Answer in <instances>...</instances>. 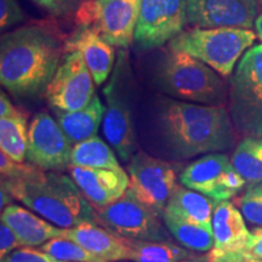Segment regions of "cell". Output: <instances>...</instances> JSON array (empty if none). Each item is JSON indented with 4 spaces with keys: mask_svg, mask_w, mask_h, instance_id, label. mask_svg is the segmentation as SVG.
Returning <instances> with one entry per match:
<instances>
[{
    "mask_svg": "<svg viewBox=\"0 0 262 262\" xmlns=\"http://www.w3.org/2000/svg\"><path fill=\"white\" fill-rule=\"evenodd\" d=\"M153 152L173 160L222 152L233 147L235 130L224 106L159 97L140 126Z\"/></svg>",
    "mask_w": 262,
    "mask_h": 262,
    "instance_id": "1",
    "label": "cell"
},
{
    "mask_svg": "<svg viewBox=\"0 0 262 262\" xmlns=\"http://www.w3.org/2000/svg\"><path fill=\"white\" fill-rule=\"evenodd\" d=\"M66 54L56 28L29 25L2 35L0 81L12 96L35 98L45 94Z\"/></svg>",
    "mask_w": 262,
    "mask_h": 262,
    "instance_id": "2",
    "label": "cell"
},
{
    "mask_svg": "<svg viewBox=\"0 0 262 262\" xmlns=\"http://www.w3.org/2000/svg\"><path fill=\"white\" fill-rule=\"evenodd\" d=\"M2 188L61 228H72L84 222L98 224L96 209L74 180L63 173L26 164L19 175L2 179Z\"/></svg>",
    "mask_w": 262,
    "mask_h": 262,
    "instance_id": "3",
    "label": "cell"
},
{
    "mask_svg": "<svg viewBox=\"0 0 262 262\" xmlns=\"http://www.w3.org/2000/svg\"><path fill=\"white\" fill-rule=\"evenodd\" d=\"M153 83L166 96L209 106H224L229 94L225 81L210 66L187 52L171 49L156 64Z\"/></svg>",
    "mask_w": 262,
    "mask_h": 262,
    "instance_id": "4",
    "label": "cell"
},
{
    "mask_svg": "<svg viewBox=\"0 0 262 262\" xmlns=\"http://www.w3.org/2000/svg\"><path fill=\"white\" fill-rule=\"evenodd\" d=\"M106 98L102 130L117 156L129 163L137 152V135L134 120V79L127 52L120 50L112 77L104 86Z\"/></svg>",
    "mask_w": 262,
    "mask_h": 262,
    "instance_id": "5",
    "label": "cell"
},
{
    "mask_svg": "<svg viewBox=\"0 0 262 262\" xmlns=\"http://www.w3.org/2000/svg\"><path fill=\"white\" fill-rule=\"evenodd\" d=\"M256 39L251 29L198 28L180 33L170 41V49L187 52L222 77H229L239 57Z\"/></svg>",
    "mask_w": 262,
    "mask_h": 262,
    "instance_id": "6",
    "label": "cell"
},
{
    "mask_svg": "<svg viewBox=\"0 0 262 262\" xmlns=\"http://www.w3.org/2000/svg\"><path fill=\"white\" fill-rule=\"evenodd\" d=\"M228 91V113L235 133L262 137V44L245 52Z\"/></svg>",
    "mask_w": 262,
    "mask_h": 262,
    "instance_id": "7",
    "label": "cell"
},
{
    "mask_svg": "<svg viewBox=\"0 0 262 262\" xmlns=\"http://www.w3.org/2000/svg\"><path fill=\"white\" fill-rule=\"evenodd\" d=\"M98 224L118 237L129 241H169L163 215L143 204L127 188L117 202L96 209Z\"/></svg>",
    "mask_w": 262,
    "mask_h": 262,
    "instance_id": "8",
    "label": "cell"
},
{
    "mask_svg": "<svg viewBox=\"0 0 262 262\" xmlns=\"http://www.w3.org/2000/svg\"><path fill=\"white\" fill-rule=\"evenodd\" d=\"M141 0H94L77 10L78 26H89L113 47L126 49L135 38Z\"/></svg>",
    "mask_w": 262,
    "mask_h": 262,
    "instance_id": "9",
    "label": "cell"
},
{
    "mask_svg": "<svg viewBox=\"0 0 262 262\" xmlns=\"http://www.w3.org/2000/svg\"><path fill=\"white\" fill-rule=\"evenodd\" d=\"M127 170L130 191L143 204L163 215L178 186V175L172 164L139 149L131 157Z\"/></svg>",
    "mask_w": 262,
    "mask_h": 262,
    "instance_id": "10",
    "label": "cell"
},
{
    "mask_svg": "<svg viewBox=\"0 0 262 262\" xmlns=\"http://www.w3.org/2000/svg\"><path fill=\"white\" fill-rule=\"evenodd\" d=\"M180 182L216 203L228 201L247 185L228 156L220 152L209 153L192 162L183 169Z\"/></svg>",
    "mask_w": 262,
    "mask_h": 262,
    "instance_id": "11",
    "label": "cell"
},
{
    "mask_svg": "<svg viewBox=\"0 0 262 262\" xmlns=\"http://www.w3.org/2000/svg\"><path fill=\"white\" fill-rule=\"evenodd\" d=\"M95 80L79 51L66 52L45 91L54 111L73 112L86 107L95 96Z\"/></svg>",
    "mask_w": 262,
    "mask_h": 262,
    "instance_id": "12",
    "label": "cell"
},
{
    "mask_svg": "<svg viewBox=\"0 0 262 262\" xmlns=\"http://www.w3.org/2000/svg\"><path fill=\"white\" fill-rule=\"evenodd\" d=\"M186 0H141L134 40L140 50L171 41L187 25Z\"/></svg>",
    "mask_w": 262,
    "mask_h": 262,
    "instance_id": "13",
    "label": "cell"
},
{
    "mask_svg": "<svg viewBox=\"0 0 262 262\" xmlns=\"http://www.w3.org/2000/svg\"><path fill=\"white\" fill-rule=\"evenodd\" d=\"M28 127L26 159L47 171H62L68 169L73 145L57 120L47 111H42L33 117Z\"/></svg>",
    "mask_w": 262,
    "mask_h": 262,
    "instance_id": "14",
    "label": "cell"
},
{
    "mask_svg": "<svg viewBox=\"0 0 262 262\" xmlns=\"http://www.w3.org/2000/svg\"><path fill=\"white\" fill-rule=\"evenodd\" d=\"M187 25L198 28L251 29L260 0H186Z\"/></svg>",
    "mask_w": 262,
    "mask_h": 262,
    "instance_id": "15",
    "label": "cell"
},
{
    "mask_svg": "<svg viewBox=\"0 0 262 262\" xmlns=\"http://www.w3.org/2000/svg\"><path fill=\"white\" fill-rule=\"evenodd\" d=\"M71 178L95 209H102L117 202L127 191L130 179L120 169H94L68 166Z\"/></svg>",
    "mask_w": 262,
    "mask_h": 262,
    "instance_id": "16",
    "label": "cell"
},
{
    "mask_svg": "<svg viewBox=\"0 0 262 262\" xmlns=\"http://www.w3.org/2000/svg\"><path fill=\"white\" fill-rule=\"evenodd\" d=\"M79 51L93 75L95 84L107 80L114 68V49L89 26H78L66 40V52Z\"/></svg>",
    "mask_w": 262,
    "mask_h": 262,
    "instance_id": "17",
    "label": "cell"
},
{
    "mask_svg": "<svg viewBox=\"0 0 262 262\" xmlns=\"http://www.w3.org/2000/svg\"><path fill=\"white\" fill-rule=\"evenodd\" d=\"M63 237L77 242L81 247L107 262L130 260L131 250L126 239L120 238L94 222H84L66 228Z\"/></svg>",
    "mask_w": 262,
    "mask_h": 262,
    "instance_id": "18",
    "label": "cell"
},
{
    "mask_svg": "<svg viewBox=\"0 0 262 262\" xmlns=\"http://www.w3.org/2000/svg\"><path fill=\"white\" fill-rule=\"evenodd\" d=\"M2 222L15 232L22 247H40L52 238L63 237L66 228L55 227L27 209L10 204L2 210Z\"/></svg>",
    "mask_w": 262,
    "mask_h": 262,
    "instance_id": "19",
    "label": "cell"
},
{
    "mask_svg": "<svg viewBox=\"0 0 262 262\" xmlns=\"http://www.w3.org/2000/svg\"><path fill=\"white\" fill-rule=\"evenodd\" d=\"M212 232L214 249L226 251L245 250L250 234L243 214L229 201L216 203L212 214Z\"/></svg>",
    "mask_w": 262,
    "mask_h": 262,
    "instance_id": "20",
    "label": "cell"
},
{
    "mask_svg": "<svg viewBox=\"0 0 262 262\" xmlns=\"http://www.w3.org/2000/svg\"><path fill=\"white\" fill-rule=\"evenodd\" d=\"M57 123L67 135L72 145L79 143L91 137L97 136L98 127L103 122L106 107L101 102L100 97L95 94L93 100L86 107L73 112L54 111Z\"/></svg>",
    "mask_w": 262,
    "mask_h": 262,
    "instance_id": "21",
    "label": "cell"
},
{
    "mask_svg": "<svg viewBox=\"0 0 262 262\" xmlns=\"http://www.w3.org/2000/svg\"><path fill=\"white\" fill-rule=\"evenodd\" d=\"M216 202L186 186H176L165 210L212 229V214Z\"/></svg>",
    "mask_w": 262,
    "mask_h": 262,
    "instance_id": "22",
    "label": "cell"
},
{
    "mask_svg": "<svg viewBox=\"0 0 262 262\" xmlns=\"http://www.w3.org/2000/svg\"><path fill=\"white\" fill-rule=\"evenodd\" d=\"M134 262H201L202 257L195 251L169 241H129Z\"/></svg>",
    "mask_w": 262,
    "mask_h": 262,
    "instance_id": "23",
    "label": "cell"
},
{
    "mask_svg": "<svg viewBox=\"0 0 262 262\" xmlns=\"http://www.w3.org/2000/svg\"><path fill=\"white\" fill-rule=\"evenodd\" d=\"M163 219L170 234L182 247L195 251V253H206L214 248L212 229L206 228L195 222L185 220V219L166 210H164Z\"/></svg>",
    "mask_w": 262,
    "mask_h": 262,
    "instance_id": "24",
    "label": "cell"
},
{
    "mask_svg": "<svg viewBox=\"0 0 262 262\" xmlns=\"http://www.w3.org/2000/svg\"><path fill=\"white\" fill-rule=\"evenodd\" d=\"M116 150L106 141L94 136L91 139L75 143L72 149L71 164L73 166L94 169H120L116 157Z\"/></svg>",
    "mask_w": 262,
    "mask_h": 262,
    "instance_id": "25",
    "label": "cell"
},
{
    "mask_svg": "<svg viewBox=\"0 0 262 262\" xmlns=\"http://www.w3.org/2000/svg\"><path fill=\"white\" fill-rule=\"evenodd\" d=\"M27 118L22 112L0 118V147L18 163H25L28 146Z\"/></svg>",
    "mask_w": 262,
    "mask_h": 262,
    "instance_id": "26",
    "label": "cell"
},
{
    "mask_svg": "<svg viewBox=\"0 0 262 262\" xmlns=\"http://www.w3.org/2000/svg\"><path fill=\"white\" fill-rule=\"evenodd\" d=\"M231 162L249 186L262 182V137H244Z\"/></svg>",
    "mask_w": 262,
    "mask_h": 262,
    "instance_id": "27",
    "label": "cell"
},
{
    "mask_svg": "<svg viewBox=\"0 0 262 262\" xmlns=\"http://www.w3.org/2000/svg\"><path fill=\"white\" fill-rule=\"evenodd\" d=\"M39 250L44 251L58 261L64 262H107L103 258L96 256L89 250L81 247L77 242L66 237L52 238L39 247Z\"/></svg>",
    "mask_w": 262,
    "mask_h": 262,
    "instance_id": "28",
    "label": "cell"
},
{
    "mask_svg": "<svg viewBox=\"0 0 262 262\" xmlns=\"http://www.w3.org/2000/svg\"><path fill=\"white\" fill-rule=\"evenodd\" d=\"M238 204L242 214L251 225L262 227V182L249 186Z\"/></svg>",
    "mask_w": 262,
    "mask_h": 262,
    "instance_id": "29",
    "label": "cell"
},
{
    "mask_svg": "<svg viewBox=\"0 0 262 262\" xmlns=\"http://www.w3.org/2000/svg\"><path fill=\"white\" fill-rule=\"evenodd\" d=\"M31 2L54 17L70 16L80 6V0H31Z\"/></svg>",
    "mask_w": 262,
    "mask_h": 262,
    "instance_id": "30",
    "label": "cell"
},
{
    "mask_svg": "<svg viewBox=\"0 0 262 262\" xmlns=\"http://www.w3.org/2000/svg\"><path fill=\"white\" fill-rule=\"evenodd\" d=\"M2 262H62L51 255L31 247L16 249L2 258Z\"/></svg>",
    "mask_w": 262,
    "mask_h": 262,
    "instance_id": "31",
    "label": "cell"
},
{
    "mask_svg": "<svg viewBox=\"0 0 262 262\" xmlns=\"http://www.w3.org/2000/svg\"><path fill=\"white\" fill-rule=\"evenodd\" d=\"M26 18L17 0H0V26L8 29L11 26L24 22Z\"/></svg>",
    "mask_w": 262,
    "mask_h": 262,
    "instance_id": "32",
    "label": "cell"
},
{
    "mask_svg": "<svg viewBox=\"0 0 262 262\" xmlns=\"http://www.w3.org/2000/svg\"><path fill=\"white\" fill-rule=\"evenodd\" d=\"M208 262H262L255 255L250 254L247 250H217L212 248L206 257Z\"/></svg>",
    "mask_w": 262,
    "mask_h": 262,
    "instance_id": "33",
    "label": "cell"
},
{
    "mask_svg": "<svg viewBox=\"0 0 262 262\" xmlns=\"http://www.w3.org/2000/svg\"><path fill=\"white\" fill-rule=\"evenodd\" d=\"M19 247L22 245L18 238L16 237L15 232L8 225L2 222L0 225V257L3 258Z\"/></svg>",
    "mask_w": 262,
    "mask_h": 262,
    "instance_id": "34",
    "label": "cell"
},
{
    "mask_svg": "<svg viewBox=\"0 0 262 262\" xmlns=\"http://www.w3.org/2000/svg\"><path fill=\"white\" fill-rule=\"evenodd\" d=\"M245 250L262 260V227L251 229Z\"/></svg>",
    "mask_w": 262,
    "mask_h": 262,
    "instance_id": "35",
    "label": "cell"
},
{
    "mask_svg": "<svg viewBox=\"0 0 262 262\" xmlns=\"http://www.w3.org/2000/svg\"><path fill=\"white\" fill-rule=\"evenodd\" d=\"M16 112H17V110L14 107V104L11 103V101L9 100L4 91H2V94H0V118L12 116Z\"/></svg>",
    "mask_w": 262,
    "mask_h": 262,
    "instance_id": "36",
    "label": "cell"
},
{
    "mask_svg": "<svg viewBox=\"0 0 262 262\" xmlns=\"http://www.w3.org/2000/svg\"><path fill=\"white\" fill-rule=\"evenodd\" d=\"M255 28H256L258 37H260V39L262 40V14L257 16L256 21H255Z\"/></svg>",
    "mask_w": 262,
    "mask_h": 262,
    "instance_id": "37",
    "label": "cell"
},
{
    "mask_svg": "<svg viewBox=\"0 0 262 262\" xmlns=\"http://www.w3.org/2000/svg\"><path fill=\"white\" fill-rule=\"evenodd\" d=\"M260 5L262 6V0H260Z\"/></svg>",
    "mask_w": 262,
    "mask_h": 262,
    "instance_id": "38",
    "label": "cell"
},
{
    "mask_svg": "<svg viewBox=\"0 0 262 262\" xmlns=\"http://www.w3.org/2000/svg\"><path fill=\"white\" fill-rule=\"evenodd\" d=\"M62 262H64V261H62Z\"/></svg>",
    "mask_w": 262,
    "mask_h": 262,
    "instance_id": "39",
    "label": "cell"
}]
</instances>
